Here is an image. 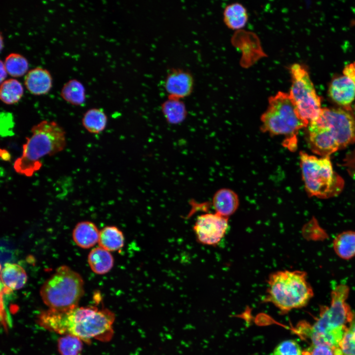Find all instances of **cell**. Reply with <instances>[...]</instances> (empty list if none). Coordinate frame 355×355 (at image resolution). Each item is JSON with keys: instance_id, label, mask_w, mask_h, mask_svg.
<instances>
[{"instance_id": "cell-1", "label": "cell", "mask_w": 355, "mask_h": 355, "mask_svg": "<svg viewBox=\"0 0 355 355\" xmlns=\"http://www.w3.org/2000/svg\"><path fill=\"white\" fill-rule=\"evenodd\" d=\"M114 321L112 312L94 306H77L64 311L48 309L39 314L37 319L38 324L46 330L73 335L87 343L93 339L109 341L114 334Z\"/></svg>"}, {"instance_id": "cell-2", "label": "cell", "mask_w": 355, "mask_h": 355, "mask_svg": "<svg viewBox=\"0 0 355 355\" xmlns=\"http://www.w3.org/2000/svg\"><path fill=\"white\" fill-rule=\"evenodd\" d=\"M307 127L310 147L320 157H329L355 142V114L349 107H322Z\"/></svg>"}, {"instance_id": "cell-3", "label": "cell", "mask_w": 355, "mask_h": 355, "mask_svg": "<svg viewBox=\"0 0 355 355\" xmlns=\"http://www.w3.org/2000/svg\"><path fill=\"white\" fill-rule=\"evenodd\" d=\"M349 292L347 284L337 285L331 291L330 305L320 307L319 317L313 325L304 321L299 324V332L308 338L312 344L324 343L339 347L345 332L355 319L347 302Z\"/></svg>"}, {"instance_id": "cell-4", "label": "cell", "mask_w": 355, "mask_h": 355, "mask_svg": "<svg viewBox=\"0 0 355 355\" xmlns=\"http://www.w3.org/2000/svg\"><path fill=\"white\" fill-rule=\"evenodd\" d=\"M31 133L13 164L16 173L28 177L40 169L41 158L62 151L66 145L65 131L55 121L42 120L33 126Z\"/></svg>"}, {"instance_id": "cell-5", "label": "cell", "mask_w": 355, "mask_h": 355, "mask_svg": "<svg viewBox=\"0 0 355 355\" xmlns=\"http://www.w3.org/2000/svg\"><path fill=\"white\" fill-rule=\"evenodd\" d=\"M313 296L306 272L280 270L269 276L264 301L272 303L282 314H285L305 306Z\"/></svg>"}, {"instance_id": "cell-6", "label": "cell", "mask_w": 355, "mask_h": 355, "mask_svg": "<svg viewBox=\"0 0 355 355\" xmlns=\"http://www.w3.org/2000/svg\"><path fill=\"white\" fill-rule=\"evenodd\" d=\"M261 121L262 131L272 136H285L284 145L291 150L297 147L299 130L307 127L298 115L289 94L281 91L269 98Z\"/></svg>"}, {"instance_id": "cell-7", "label": "cell", "mask_w": 355, "mask_h": 355, "mask_svg": "<svg viewBox=\"0 0 355 355\" xmlns=\"http://www.w3.org/2000/svg\"><path fill=\"white\" fill-rule=\"evenodd\" d=\"M81 275L69 266L62 265L43 283L40 295L49 309L64 311L73 309L84 293Z\"/></svg>"}, {"instance_id": "cell-8", "label": "cell", "mask_w": 355, "mask_h": 355, "mask_svg": "<svg viewBox=\"0 0 355 355\" xmlns=\"http://www.w3.org/2000/svg\"><path fill=\"white\" fill-rule=\"evenodd\" d=\"M300 166L305 188L309 196L328 199L342 191L344 181L334 170L329 157H317L301 151Z\"/></svg>"}, {"instance_id": "cell-9", "label": "cell", "mask_w": 355, "mask_h": 355, "mask_svg": "<svg viewBox=\"0 0 355 355\" xmlns=\"http://www.w3.org/2000/svg\"><path fill=\"white\" fill-rule=\"evenodd\" d=\"M289 71L291 86L289 95L298 115L307 126L321 113L322 108L321 99L303 66L294 64L290 67Z\"/></svg>"}, {"instance_id": "cell-10", "label": "cell", "mask_w": 355, "mask_h": 355, "mask_svg": "<svg viewBox=\"0 0 355 355\" xmlns=\"http://www.w3.org/2000/svg\"><path fill=\"white\" fill-rule=\"evenodd\" d=\"M228 219L215 213L198 216L193 226L198 241L205 245H217L227 231Z\"/></svg>"}, {"instance_id": "cell-11", "label": "cell", "mask_w": 355, "mask_h": 355, "mask_svg": "<svg viewBox=\"0 0 355 355\" xmlns=\"http://www.w3.org/2000/svg\"><path fill=\"white\" fill-rule=\"evenodd\" d=\"M328 95L336 104L349 107L355 99V62L347 65L342 74L332 80Z\"/></svg>"}, {"instance_id": "cell-12", "label": "cell", "mask_w": 355, "mask_h": 355, "mask_svg": "<svg viewBox=\"0 0 355 355\" xmlns=\"http://www.w3.org/2000/svg\"><path fill=\"white\" fill-rule=\"evenodd\" d=\"M194 79L191 73L181 68L170 69L164 81V87L168 98L181 99L191 94Z\"/></svg>"}, {"instance_id": "cell-13", "label": "cell", "mask_w": 355, "mask_h": 355, "mask_svg": "<svg viewBox=\"0 0 355 355\" xmlns=\"http://www.w3.org/2000/svg\"><path fill=\"white\" fill-rule=\"evenodd\" d=\"M24 84L30 93L34 95H44L52 85V78L48 71L41 67L30 70L25 75Z\"/></svg>"}, {"instance_id": "cell-14", "label": "cell", "mask_w": 355, "mask_h": 355, "mask_svg": "<svg viewBox=\"0 0 355 355\" xmlns=\"http://www.w3.org/2000/svg\"><path fill=\"white\" fill-rule=\"evenodd\" d=\"M212 201L215 213L227 218L235 213L239 206L237 194L228 188L217 190L214 194Z\"/></svg>"}, {"instance_id": "cell-15", "label": "cell", "mask_w": 355, "mask_h": 355, "mask_svg": "<svg viewBox=\"0 0 355 355\" xmlns=\"http://www.w3.org/2000/svg\"><path fill=\"white\" fill-rule=\"evenodd\" d=\"M0 278L4 287L11 291L23 287L28 279L25 269L20 265L12 263H6L3 265Z\"/></svg>"}, {"instance_id": "cell-16", "label": "cell", "mask_w": 355, "mask_h": 355, "mask_svg": "<svg viewBox=\"0 0 355 355\" xmlns=\"http://www.w3.org/2000/svg\"><path fill=\"white\" fill-rule=\"evenodd\" d=\"M100 231L93 222H78L72 231V238L76 245L82 248H89L99 242Z\"/></svg>"}, {"instance_id": "cell-17", "label": "cell", "mask_w": 355, "mask_h": 355, "mask_svg": "<svg viewBox=\"0 0 355 355\" xmlns=\"http://www.w3.org/2000/svg\"><path fill=\"white\" fill-rule=\"evenodd\" d=\"M88 262L94 273L104 275L112 269L114 259L110 251L98 247L92 249L89 253Z\"/></svg>"}, {"instance_id": "cell-18", "label": "cell", "mask_w": 355, "mask_h": 355, "mask_svg": "<svg viewBox=\"0 0 355 355\" xmlns=\"http://www.w3.org/2000/svg\"><path fill=\"white\" fill-rule=\"evenodd\" d=\"M333 248L336 254L344 260L355 256V231L347 230L339 233L334 238Z\"/></svg>"}, {"instance_id": "cell-19", "label": "cell", "mask_w": 355, "mask_h": 355, "mask_svg": "<svg viewBox=\"0 0 355 355\" xmlns=\"http://www.w3.org/2000/svg\"><path fill=\"white\" fill-rule=\"evenodd\" d=\"M98 244L99 247L109 251H116L124 244L123 233L116 227L107 226L100 231Z\"/></svg>"}, {"instance_id": "cell-20", "label": "cell", "mask_w": 355, "mask_h": 355, "mask_svg": "<svg viewBox=\"0 0 355 355\" xmlns=\"http://www.w3.org/2000/svg\"><path fill=\"white\" fill-rule=\"evenodd\" d=\"M223 15L225 24L232 30L244 28L248 20L247 9L239 3H234L227 5L225 8Z\"/></svg>"}, {"instance_id": "cell-21", "label": "cell", "mask_w": 355, "mask_h": 355, "mask_svg": "<svg viewBox=\"0 0 355 355\" xmlns=\"http://www.w3.org/2000/svg\"><path fill=\"white\" fill-rule=\"evenodd\" d=\"M107 117L104 110L100 108H92L87 110L82 119L84 128L92 134H99L106 128Z\"/></svg>"}, {"instance_id": "cell-22", "label": "cell", "mask_w": 355, "mask_h": 355, "mask_svg": "<svg viewBox=\"0 0 355 355\" xmlns=\"http://www.w3.org/2000/svg\"><path fill=\"white\" fill-rule=\"evenodd\" d=\"M24 89L21 83L17 79L10 78L1 83L0 98L6 105H13L22 98Z\"/></svg>"}, {"instance_id": "cell-23", "label": "cell", "mask_w": 355, "mask_h": 355, "mask_svg": "<svg viewBox=\"0 0 355 355\" xmlns=\"http://www.w3.org/2000/svg\"><path fill=\"white\" fill-rule=\"evenodd\" d=\"M85 91L83 84L77 79H71L63 86L61 96L67 102L74 106L82 105L85 101Z\"/></svg>"}, {"instance_id": "cell-24", "label": "cell", "mask_w": 355, "mask_h": 355, "mask_svg": "<svg viewBox=\"0 0 355 355\" xmlns=\"http://www.w3.org/2000/svg\"><path fill=\"white\" fill-rule=\"evenodd\" d=\"M161 110L167 121L172 123L182 121L186 115V107L181 99L168 98L162 104Z\"/></svg>"}, {"instance_id": "cell-25", "label": "cell", "mask_w": 355, "mask_h": 355, "mask_svg": "<svg viewBox=\"0 0 355 355\" xmlns=\"http://www.w3.org/2000/svg\"><path fill=\"white\" fill-rule=\"evenodd\" d=\"M7 73L14 77H20L27 73L29 63L21 54L11 53L5 58L3 62Z\"/></svg>"}, {"instance_id": "cell-26", "label": "cell", "mask_w": 355, "mask_h": 355, "mask_svg": "<svg viewBox=\"0 0 355 355\" xmlns=\"http://www.w3.org/2000/svg\"><path fill=\"white\" fill-rule=\"evenodd\" d=\"M58 350L60 355H79L83 348V341L71 335H64L58 340Z\"/></svg>"}, {"instance_id": "cell-27", "label": "cell", "mask_w": 355, "mask_h": 355, "mask_svg": "<svg viewBox=\"0 0 355 355\" xmlns=\"http://www.w3.org/2000/svg\"><path fill=\"white\" fill-rule=\"evenodd\" d=\"M339 346L343 355H355V318L349 326Z\"/></svg>"}, {"instance_id": "cell-28", "label": "cell", "mask_w": 355, "mask_h": 355, "mask_svg": "<svg viewBox=\"0 0 355 355\" xmlns=\"http://www.w3.org/2000/svg\"><path fill=\"white\" fill-rule=\"evenodd\" d=\"M302 355H343L338 346L324 343L311 344L303 351Z\"/></svg>"}, {"instance_id": "cell-29", "label": "cell", "mask_w": 355, "mask_h": 355, "mask_svg": "<svg viewBox=\"0 0 355 355\" xmlns=\"http://www.w3.org/2000/svg\"><path fill=\"white\" fill-rule=\"evenodd\" d=\"M300 345L293 340H286L279 344L272 355H302Z\"/></svg>"}, {"instance_id": "cell-30", "label": "cell", "mask_w": 355, "mask_h": 355, "mask_svg": "<svg viewBox=\"0 0 355 355\" xmlns=\"http://www.w3.org/2000/svg\"><path fill=\"white\" fill-rule=\"evenodd\" d=\"M7 72L6 71V70L4 67L3 63L2 61H1L0 63V82L1 83L4 80H5V78L6 77Z\"/></svg>"}, {"instance_id": "cell-31", "label": "cell", "mask_w": 355, "mask_h": 355, "mask_svg": "<svg viewBox=\"0 0 355 355\" xmlns=\"http://www.w3.org/2000/svg\"><path fill=\"white\" fill-rule=\"evenodd\" d=\"M0 151H0L1 158H2L4 160H8L10 158V154L5 149H1Z\"/></svg>"}]
</instances>
